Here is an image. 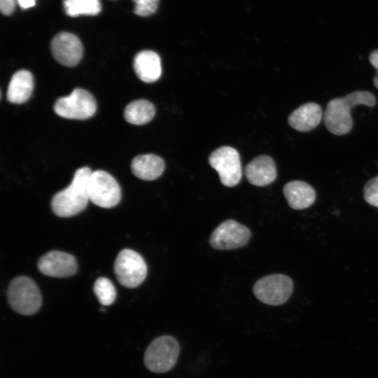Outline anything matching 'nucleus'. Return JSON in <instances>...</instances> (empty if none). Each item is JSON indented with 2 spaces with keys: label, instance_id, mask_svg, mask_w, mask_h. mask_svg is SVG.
Instances as JSON below:
<instances>
[{
  "label": "nucleus",
  "instance_id": "1",
  "mask_svg": "<svg viewBox=\"0 0 378 378\" xmlns=\"http://www.w3.org/2000/svg\"><path fill=\"white\" fill-rule=\"evenodd\" d=\"M92 171L88 167L78 169L71 184L57 192L51 200V209L59 217L68 218L83 211L88 205L89 184Z\"/></svg>",
  "mask_w": 378,
  "mask_h": 378
},
{
  "label": "nucleus",
  "instance_id": "2",
  "mask_svg": "<svg viewBox=\"0 0 378 378\" xmlns=\"http://www.w3.org/2000/svg\"><path fill=\"white\" fill-rule=\"evenodd\" d=\"M359 104L374 106L376 98L368 91L358 90L344 97L331 99L327 104L323 118L327 130L335 135L349 132L353 127L351 110Z\"/></svg>",
  "mask_w": 378,
  "mask_h": 378
},
{
  "label": "nucleus",
  "instance_id": "3",
  "mask_svg": "<svg viewBox=\"0 0 378 378\" xmlns=\"http://www.w3.org/2000/svg\"><path fill=\"white\" fill-rule=\"evenodd\" d=\"M7 298L10 307L23 315H32L41 307L42 298L36 284L29 277L14 278L8 287Z\"/></svg>",
  "mask_w": 378,
  "mask_h": 378
},
{
  "label": "nucleus",
  "instance_id": "4",
  "mask_svg": "<svg viewBox=\"0 0 378 378\" xmlns=\"http://www.w3.org/2000/svg\"><path fill=\"white\" fill-rule=\"evenodd\" d=\"M179 349L178 342L172 336L164 335L155 338L146 350L145 365L154 372H167L176 364Z\"/></svg>",
  "mask_w": 378,
  "mask_h": 378
},
{
  "label": "nucleus",
  "instance_id": "5",
  "mask_svg": "<svg viewBox=\"0 0 378 378\" xmlns=\"http://www.w3.org/2000/svg\"><path fill=\"white\" fill-rule=\"evenodd\" d=\"M113 270L120 284L130 288L139 286L147 274V266L143 257L128 248L119 252L114 262Z\"/></svg>",
  "mask_w": 378,
  "mask_h": 378
},
{
  "label": "nucleus",
  "instance_id": "6",
  "mask_svg": "<svg viewBox=\"0 0 378 378\" xmlns=\"http://www.w3.org/2000/svg\"><path fill=\"white\" fill-rule=\"evenodd\" d=\"M97 104L92 94L82 88H75L71 93L57 99L54 111L59 116L74 120H85L96 112Z\"/></svg>",
  "mask_w": 378,
  "mask_h": 378
},
{
  "label": "nucleus",
  "instance_id": "7",
  "mask_svg": "<svg viewBox=\"0 0 378 378\" xmlns=\"http://www.w3.org/2000/svg\"><path fill=\"white\" fill-rule=\"evenodd\" d=\"M293 289V281L288 276L275 274L258 279L253 286V291L262 302L276 306L288 300Z\"/></svg>",
  "mask_w": 378,
  "mask_h": 378
},
{
  "label": "nucleus",
  "instance_id": "8",
  "mask_svg": "<svg viewBox=\"0 0 378 378\" xmlns=\"http://www.w3.org/2000/svg\"><path fill=\"white\" fill-rule=\"evenodd\" d=\"M89 198L98 206L112 208L120 201V187L109 173L103 170L94 171L89 184Z\"/></svg>",
  "mask_w": 378,
  "mask_h": 378
},
{
  "label": "nucleus",
  "instance_id": "9",
  "mask_svg": "<svg viewBox=\"0 0 378 378\" xmlns=\"http://www.w3.org/2000/svg\"><path fill=\"white\" fill-rule=\"evenodd\" d=\"M209 162L218 174L220 182L227 187L237 185L241 178V165L239 153L230 146L215 150L209 158Z\"/></svg>",
  "mask_w": 378,
  "mask_h": 378
},
{
  "label": "nucleus",
  "instance_id": "10",
  "mask_svg": "<svg viewBox=\"0 0 378 378\" xmlns=\"http://www.w3.org/2000/svg\"><path fill=\"white\" fill-rule=\"evenodd\" d=\"M251 237L250 230L234 220L222 222L212 232L209 243L218 250H229L245 246Z\"/></svg>",
  "mask_w": 378,
  "mask_h": 378
},
{
  "label": "nucleus",
  "instance_id": "11",
  "mask_svg": "<svg viewBox=\"0 0 378 378\" xmlns=\"http://www.w3.org/2000/svg\"><path fill=\"white\" fill-rule=\"evenodd\" d=\"M51 51L54 58L61 64L72 67L83 56V48L80 40L74 34L60 32L52 38Z\"/></svg>",
  "mask_w": 378,
  "mask_h": 378
},
{
  "label": "nucleus",
  "instance_id": "12",
  "mask_svg": "<svg viewBox=\"0 0 378 378\" xmlns=\"http://www.w3.org/2000/svg\"><path fill=\"white\" fill-rule=\"evenodd\" d=\"M38 269L44 275L62 278L74 275L78 270V265L73 255L50 251L39 258Z\"/></svg>",
  "mask_w": 378,
  "mask_h": 378
},
{
  "label": "nucleus",
  "instance_id": "13",
  "mask_svg": "<svg viewBox=\"0 0 378 378\" xmlns=\"http://www.w3.org/2000/svg\"><path fill=\"white\" fill-rule=\"evenodd\" d=\"M248 182L256 186H265L276 178V168L273 159L267 155H260L252 160L245 168Z\"/></svg>",
  "mask_w": 378,
  "mask_h": 378
},
{
  "label": "nucleus",
  "instance_id": "14",
  "mask_svg": "<svg viewBox=\"0 0 378 378\" xmlns=\"http://www.w3.org/2000/svg\"><path fill=\"white\" fill-rule=\"evenodd\" d=\"M323 117L321 107L314 102L304 104L293 111L288 118L289 125L299 132H308L318 125Z\"/></svg>",
  "mask_w": 378,
  "mask_h": 378
},
{
  "label": "nucleus",
  "instance_id": "15",
  "mask_svg": "<svg viewBox=\"0 0 378 378\" xmlns=\"http://www.w3.org/2000/svg\"><path fill=\"white\" fill-rule=\"evenodd\" d=\"M133 66L139 78L145 83L156 81L162 74L160 57L152 50L139 52L134 58Z\"/></svg>",
  "mask_w": 378,
  "mask_h": 378
},
{
  "label": "nucleus",
  "instance_id": "16",
  "mask_svg": "<svg viewBox=\"0 0 378 378\" xmlns=\"http://www.w3.org/2000/svg\"><path fill=\"white\" fill-rule=\"evenodd\" d=\"M284 195L290 208L304 209L313 204L316 200L314 189L302 181H291L284 187Z\"/></svg>",
  "mask_w": 378,
  "mask_h": 378
},
{
  "label": "nucleus",
  "instance_id": "17",
  "mask_svg": "<svg viewBox=\"0 0 378 378\" xmlns=\"http://www.w3.org/2000/svg\"><path fill=\"white\" fill-rule=\"evenodd\" d=\"M131 169L137 178L153 181L159 178L163 173L164 162L160 157L154 154L140 155L132 160Z\"/></svg>",
  "mask_w": 378,
  "mask_h": 378
},
{
  "label": "nucleus",
  "instance_id": "18",
  "mask_svg": "<svg viewBox=\"0 0 378 378\" xmlns=\"http://www.w3.org/2000/svg\"><path fill=\"white\" fill-rule=\"evenodd\" d=\"M34 89L32 74L27 70L16 71L12 76L7 90V99L13 104H22L31 96Z\"/></svg>",
  "mask_w": 378,
  "mask_h": 378
},
{
  "label": "nucleus",
  "instance_id": "19",
  "mask_svg": "<svg viewBox=\"0 0 378 378\" xmlns=\"http://www.w3.org/2000/svg\"><path fill=\"white\" fill-rule=\"evenodd\" d=\"M155 114L154 105L146 99H137L129 103L124 111L125 120L133 125H144Z\"/></svg>",
  "mask_w": 378,
  "mask_h": 378
},
{
  "label": "nucleus",
  "instance_id": "20",
  "mask_svg": "<svg viewBox=\"0 0 378 378\" xmlns=\"http://www.w3.org/2000/svg\"><path fill=\"white\" fill-rule=\"evenodd\" d=\"M63 6L66 15L71 17L95 15L101 11L99 0H63Z\"/></svg>",
  "mask_w": 378,
  "mask_h": 378
},
{
  "label": "nucleus",
  "instance_id": "21",
  "mask_svg": "<svg viewBox=\"0 0 378 378\" xmlns=\"http://www.w3.org/2000/svg\"><path fill=\"white\" fill-rule=\"evenodd\" d=\"M93 290L99 302L102 305H110L115 300V288L107 278H98L94 282Z\"/></svg>",
  "mask_w": 378,
  "mask_h": 378
},
{
  "label": "nucleus",
  "instance_id": "22",
  "mask_svg": "<svg viewBox=\"0 0 378 378\" xmlns=\"http://www.w3.org/2000/svg\"><path fill=\"white\" fill-rule=\"evenodd\" d=\"M363 197L369 204L378 207V176L371 178L365 184Z\"/></svg>",
  "mask_w": 378,
  "mask_h": 378
},
{
  "label": "nucleus",
  "instance_id": "23",
  "mask_svg": "<svg viewBox=\"0 0 378 378\" xmlns=\"http://www.w3.org/2000/svg\"><path fill=\"white\" fill-rule=\"evenodd\" d=\"M133 1L135 4V14L141 17H146L155 12L159 0H133Z\"/></svg>",
  "mask_w": 378,
  "mask_h": 378
},
{
  "label": "nucleus",
  "instance_id": "24",
  "mask_svg": "<svg viewBox=\"0 0 378 378\" xmlns=\"http://www.w3.org/2000/svg\"><path fill=\"white\" fill-rule=\"evenodd\" d=\"M16 5V0H0L1 12L6 15L13 13Z\"/></svg>",
  "mask_w": 378,
  "mask_h": 378
},
{
  "label": "nucleus",
  "instance_id": "25",
  "mask_svg": "<svg viewBox=\"0 0 378 378\" xmlns=\"http://www.w3.org/2000/svg\"><path fill=\"white\" fill-rule=\"evenodd\" d=\"M371 64L378 70V50L372 51L369 57Z\"/></svg>",
  "mask_w": 378,
  "mask_h": 378
},
{
  "label": "nucleus",
  "instance_id": "26",
  "mask_svg": "<svg viewBox=\"0 0 378 378\" xmlns=\"http://www.w3.org/2000/svg\"><path fill=\"white\" fill-rule=\"evenodd\" d=\"M18 4L22 8H29L35 5V0H18Z\"/></svg>",
  "mask_w": 378,
  "mask_h": 378
},
{
  "label": "nucleus",
  "instance_id": "27",
  "mask_svg": "<svg viewBox=\"0 0 378 378\" xmlns=\"http://www.w3.org/2000/svg\"><path fill=\"white\" fill-rule=\"evenodd\" d=\"M373 84L375 88L378 89V70L377 71V73L373 78Z\"/></svg>",
  "mask_w": 378,
  "mask_h": 378
}]
</instances>
